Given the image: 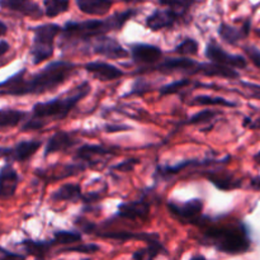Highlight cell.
<instances>
[{
    "mask_svg": "<svg viewBox=\"0 0 260 260\" xmlns=\"http://www.w3.org/2000/svg\"><path fill=\"white\" fill-rule=\"evenodd\" d=\"M78 69V65L70 61H52L43 69L25 78L27 70L22 69L17 74L0 81V96L40 95L48 93L69 80Z\"/></svg>",
    "mask_w": 260,
    "mask_h": 260,
    "instance_id": "cell-1",
    "label": "cell"
},
{
    "mask_svg": "<svg viewBox=\"0 0 260 260\" xmlns=\"http://www.w3.org/2000/svg\"><path fill=\"white\" fill-rule=\"evenodd\" d=\"M194 226L201 229L202 235L198 241L203 246H212L215 250L228 255H241L250 250V233L241 221L220 223L202 215Z\"/></svg>",
    "mask_w": 260,
    "mask_h": 260,
    "instance_id": "cell-2",
    "label": "cell"
},
{
    "mask_svg": "<svg viewBox=\"0 0 260 260\" xmlns=\"http://www.w3.org/2000/svg\"><path fill=\"white\" fill-rule=\"evenodd\" d=\"M136 14V9H128L124 12L114 13L111 17L103 19H86L80 22L69 20L63 24L61 30V46L88 43L89 41L99 36L121 30L123 25Z\"/></svg>",
    "mask_w": 260,
    "mask_h": 260,
    "instance_id": "cell-3",
    "label": "cell"
},
{
    "mask_svg": "<svg viewBox=\"0 0 260 260\" xmlns=\"http://www.w3.org/2000/svg\"><path fill=\"white\" fill-rule=\"evenodd\" d=\"M91 88L88 81H84L76 86L75 90L68 96H57L47 102L36 103L32 108V113L25 119L22 126V131H35L41 129L47 124L48 121H61L70 114V112L80 103L89 93Z\"/></svg>",
    "mask_w": 260,
    "mask_h": 260,
    "instance_id": "cell-4",
    "label": "cell"
},
{
    "mask_svg": "<svg viewBox=\"0 0 260 260\" xmlns=\"http://www.w3.org/2000/svg\"><path fill=\"white\" fill-rule=\"evenodd\" d=\"M30 30L33 32V41L29 55L33 65H40L53 56L56 37L61 33L62 27L56 23H45L32 27Z\"/></svg>",
    "mask_w": 260,
    "mask_h": 260,
    "instance_id": "cell-5",
    "label": "cell"
},
{
    "mask_svg": "<svg viewBox=\"0 0 260 260\" xmlns=\"http://www.w3.org/2000/svg\"><path fill=\"white\" fill-rule=\"evenodd\" d=\"M206 62H198L189 57H168L161 62H157L152 68L145 69L141 73L147 71H157L161 74H175L180 73L184 75H203L205 74ZM140 73V74H141Z\"/></svg>",
    "mask_w": 260,
    "mask_h": 260,
    "instance_id": "cell-6",
    "label": "cell"
},
{
    "mask_svg": "<svg viewBox=\"0 0 260 260\" xmlns=\"http://www.w3.org/2000/svg\"><path fill=\"white\" fill-rule=\"evenodd\" d=\"M203 201L201 198H193V200L185 201V202H168L167 207L174 218L180 221L182 223H190L196 225L197 221L202 217L203 212Z\"/></svg>",
    "mask_w": 260,
    "mask_h": 260,
    "instance_id": "cell-7",
    "label": "cell"
},
{
    "mask_svg": "<svg viewBox=\"0 0 260 260\" xmlns=\"http://www.w3.org/2000/svg\"><path fill=\"white\" fill-rule=\"evenodd\" d=\"M230 161V156H226L223 160H216L213 157H207L203 160L197 159H189L183 160V161L177 162L174 165H157L154 173L155 180H169L170 178L174 175L179 174L184 169H188L189 167H207V165H215V164H226Z\"/></svg>",
    "mask_w": 260,
    "mask_h": 260,
    "instance_id": "cell-8",
    "label": "cell"
},
{
    "mask_svg": "<svg viewBox=\"0 0 260 260\" xmlns=\"http://www.w3.org/2000/svg\"><path fill=\"white\" fill-rule=\"evenodd\" d=\"M129 55L132 61L139 66L136 73L140 74L145 69L151 68L160 62L162 58V51L160 47L150 43H132L129 45Z\"/></svg>",
    "mask_w": 260,
    "mask_h": 260,
    "instance_id": "cell-9",
    "label": "cell"
},
{
    "mask_svg": "<svg viewBox=\"0 0 260 260\" xmlns=\"http://www.w3.org/2000/svg\"><path fill=\"white\" fill-rule=\"evenodd\" d=\"M88 43H90V50L94 55L111 58V60L128 57L129 51H127L116 38L108 37L107 35L95 37Z\"/></svg>",
    "mask_w": 260,
    "mask_h": 260,
    "instance_id": "cell-10",
    "label": "cell"
},
{
    "mask_svg": "<svg viewBox=\"0 0 260 260\" xmlns=\"http://www.w3.org/2000/svg\"><path fill=\"white\" fill-rule=\"evenodd\" d=\"M205 56L208 60L212 61V62L229 66V68L236 69V70L238 69L248 68V61H246V58L243 55H233V53H229L221 46H218L215 41H210L206 45Z\"/></svg>",
    "mask_w": 260,
    "mask_h": 260,
    "instance_id": "cell-11",
    "label": "cell"
},
{
    "mask_svg": "<svg viewBox=\"0 0 260 260\" xmlns=\"http://www.w3.org/2000/svg\"><path fill=\"white\" fill-rule=\"evenodd\" d=\"M185 15L175 12V10L167 8V9H155L149 17L146 18L145 23L146 27L152 32L165 29V28H173L178 22L184 18Z\"/></svg>",
    "mask_w": 260,
    "mask_h": 260,
    "instance_id": "cell-12",
    "label": "cell"
},
{
    "mask_svg": "<svg viewBox=\"0 0 260 260\" xmlns=\"http://www.w3.org/2000/svg\"><path fill=\"white\" fill-rule=\"evenodd\" d=\"M41 146H42V141L40 140L20 141L13 147H2L0 156H4L10 161H25L30 159L40 150Z\"/></svg>",
    "mask_w": 260,
    "mask_h": 260,
    "instance_id": "cell-13",
    "label": "cell"
},
{
    "mask_svg": "<svg viewBox=\"0 0 260 260\" xmlns=\"http://www.w3.org/2000/svg\"><path fill=\"white\" fill-rule=\"evenodd\" d=\"M150 211H151V205L149 201L145 198H139L136 201L121 203L114 217L126 218V220H147Z\"/></svg>",
    "mask_w": 260,
    "mask_h": 260,
    "instance_id": "cell-14",
    "label": "cell"
},
{
    "mask_svg": "<svg viewBox=\"0 0 260 260\" xmlns=\"http://www.w3.org/2000/svg\"><path fill=\"white\" fill-rule=\"evenodd\" d=\"M83 68L86 73L101 81L117 80L124 75L121 69L108 62H104V61H90V62H86Z\"/></svg>",
    "mask_w": 260,
    "mask_h": 260,
    "instance_id": "cell-15",
    "label": "cell"
},
{
    "mask_svg": "<svg viewBox=\"0 0 260 260\" xmlns=\"http://www.w3.org/2000/svg\"><path fill=\"white\" fill-rule=\"evenodd\" d=\"M19 184V175L10 162L0 169V200L7 201L14 197Z\"/></svg>",
    "mask_w": 260,
    "mask_h": 260,
    "instance_id": "cell-16",
    "label": "cell"
},
{
    "mask_svg": "<svg viewBox=\"0 0 260 260\" xmlns=\"http://www.w3.org/2000/svg\"><path fill=\"white\" fill-rule=\"evenodd\" d=\"M107 155H114V152L103 145L85 144L76 150L74 155V161H83L86 162L89 167H93L101 161V157L107 156Z\"/></svg>",
    "mask_w": 260,
    "mask_h": 260,
    "instance_id": "cell-17",
    "label": "cell"
},
{
    "mask_svg": "<svg viewBox=\"0 0 260 260\" xmlns=\"http://www.w3.org/2000/svg\"><path fill=\"white\" fill-rule=\"evenodd\" d=\"M250 28H251L250 19H246L245 22L243 23L241 27H235V25H231L225 22H221L217 28V33L223 42H226L228 45L235 46L238 45L241 40L248 37L249 33H250Z\"/></svg>",
    "mask_w": 260,
    "mask_h": 260,
    "instance_id": "cell-18",
    "label": "cell"
},
{
    "mask_svg": "<svg viewBox=\"0 0 260 260\" xmlns=\"http://www.w3.org/2000/svg\"><path fill=\"white\" fill-rule=\"evenodd\" d=\"M0 7L32 19H40L45 14V10L41 9L40 5L32 0H0Z\"/></svg>",
    "mask_w": 260,
    "mask_h": 260,
    "instance_id": "cell-19",
    "label": "cell"
},
{
    "mask_svg": "<svg viewBox=\"0 0 260 260\" xmlns=\"http://www.w3.org/2000/svg\"><path fill=\"white\" fill-rule=\"evenodd\" d=\"M206 178L210 183H212L218 190L222 192H230V190L239 189L243 184L241 179L234 177V174L222 169H213L205 173Z\"/></svg>",
    "mask_w": 260,
    "mask_h": 260,
    "instance_id": "cell-20",
    "label": "cell"
},
{
    "mask_svg": "<svg viewBox=\"0 0 260 260\" xmlns=\"http://www.w3.org/2000/svg\"><path fill=\"white\" fill-rule=\"evenodd\" d=\"M78 141L79 140L73 134H70V132L57 131L47 140L43 155L48 156V155L56 154V152L68 151L69 149L75 146L78 144Z\"/></svg>",
    "mask_w": 260,
    "mask_h": 260,
    "instance_id": "cell-21",
    "label": "cell"
},
{
    "mask_svg": "<svg viewBox=\"0 0 260 260\" xmlns=\"http://www.w3.org/2000/svg\"><path fill=\"white\" fill-rule=\"evenodd\" d=\"M96 236L103 239H111L117 241H145L146 244L160 240L159 234L156 233H131V231H113V233H96Z\"/></svg>",
    "mask_w": 260,
    "mask_h": 260,
    "instance_id": "cell-22",
    "label": "cell"
},
{
    "mask_svg": "<svg viewBox=\"0 0 260 260\" xmlns=\"http://www.w3.org/2000/svg\"><path fill=\"white\" fill-rule=\"evenodd\" d=\"M84 194L81 192V187L78 183H66L61 185L58 189L51 196V200L56 202H80L83 201Z\"/></svg>",
    "mask_w": 260,
    "mask_h": 260,
    "instance_id": "cell-23",
    "label": "cell"
},
{
    "mask_svg": "<svg viewBox=\"0 0 260 260\" xmlns=\"http://www.w3.org/2000/svg\"><path fill=\"white\" fill-rule=\"evenodd\" d=\"M113 0H76V7L88 15H106L111 10Z\"/></svg>",
    "mask_w": 260,
    "mask_h": 260,
    "instance_id": "cell-24",
    "label": "cell"
},
{
    "mask_svg": "<svg viewBox=\"0 0 260 260\" xmlns=\"http://www.w3.org/2000/svg\"><path fill=\"white\" fill-rule=\"evenodd\" d=\"M22 246L24 248L25 253L28 255H32L37 259L46 258L50 249L52 248V240H32V239H25L22 241Z\"/></svg>",
    "mask_w": 260,
    "mask_h": 260,
    "instance_id": "cell-25",
    "label": "cell"
},
{
    "mask_svg": "<svg viewBox=\"0 0 260 260\" xmlns=\"http://www.w3.org/2000/svg\"><path fill=\"white\" fill-rule=\"evenodd\" d=\"M27 118V112L13 108H2L0 109V129L17 127L20 122L25 121Z\"/></svg>",
    "mask_w": 260,
    "mask_h": 260,
    "instance_id": "cell-26",
    "label": "cell"
},
{
    "mask_svg": "<svg viewBox=\"0 0 260 260\" xmlns=\"http://www.w3.org/2000/svg\"><path fill=\"white\" fill-rule=\"evenodd\" d=\"M190 106H203V107H236L238 103L231 102L223 96L213 95H197L190 99Z\"/></svg>",
    "mask_w": 260,
    "mask_h": 260,
    "instance_id": "cell-27",
    "label": "cell"
},
{
    "mask_svg": "<svg viewBox=\"0 0 260 260\" xmlns=\"http://www.w3.org/2000/svg\"><path fill=\"white\" fill-rule=\"evenodd\" d=\"M160 254H164V255H168V250L160 240L154 241V243L147 244V246L142 250H137L132 254V259L136 260H144V259H155L160 255Z\"/></svg>",
    "mask_w": 260,
    "mask_h": 260,
    "instance_id": "cell-28",
    "label": "cell"
},
{
    "mask_svg": "<svg viewBox=\"0 0 260 260\" xmlns=\"http://www.w3.org/2000/svg\"><path fill=\"white\" fill-rule=\"evenodd\" d=\"M83 236L80 231H68V230H58L53 233V238L51 239L53 245H73V244L80 243Z\"/></svg>",
    "mask_w": 260,
    "mask_h": 260,
    "instance_id": "cell-29",
    "label": "cell"
},
{
    "mask_svg": "<svg viewBox=\"0 0 260 260\" xmlns=\"http://www.w3.org/2000/svg\"><path fill=\"white\" fill-rule=\"evenodd\" d=\"M45 15L48 18H56L70 9L69 0H43Z\"/></svg>",
    "mask_w": 260,
    "mask_h": 260,
    "instance_id": "cell-30",
    "label": "cell"
},
{
    "mask_svg": "<svg viewBox=\"0 0 260 260\" xmlns=\"http://www.w3.org/2000/svg\"><path fill=\"white\" fill-rule=\"evenodd\" d=\"M221 112L220 111H213V109H203V111L198 112V113L193 114L190 116L189 118L185 119L183 122V126L185 124H192V126H197V124H205L207 122H211L212 119H215L216 117L220 116Z\"/></svg>",
    "mask_w": 260,
    "mask_h": 260,
    "instance_id": "cell-31",
    "label": "cell"
},
{
    "mask_svg": "<svg viewBox=\"0 0 260 260\" xmlns=\"http://www.w3.org/2000/svg\"><path fill=\"white\" fill-rule=\"evenodd\" d=\"M200 51V43L192 37H185L174 48V53L179 56H196Z\"/></svg>",
    "mask_w": 260,
    "mask_h": 260,
    "instance_id": "cell-32",
    "label": "cell"
},
{
    "mask_svg": "<svg viewBox=\"0 0 260 260\" xmlns=\"http://www.w3.org/2000/svg\"><path fill=\"white\" fill-rule=\"evenodd\" d=\"M190 84H192V80L188 78H183V79H179V80L172 81V83L160 86L159 95L167 96V95H172V94H177L179 93V91H182L183 89L187 88V86H189Z\"/></svg>",
    "mask_w": 260,
    "mask_h": 260,
    "instance_id": "cell-33",
    "label": "cell"
},
{
    "mask_svg": "<svg viewBox=\"0 0 260 260\" xmlns=\"http://www.w3.org/2000/svg\"><path fill=\"white\" fill-rule=\"evenodd\" d=\"M157 2L162 7L170 8V9L175 10V12L180 13V14L187 15L196 0H157Z\"/></svg>",
    "mask_w": 260,
    "mask_h": 260,
    "instance_id": "cell-34",
    "label": "cell"
},
{
    "mask_svg": "<svg viewBox=\"0 0 260 260\" xmlns=\"http://www.w3.org/2000/svg\"><path fill=\"white\" fill-rule=\"evenodd\" d=\"M101 250V246L96 244H80V245H71L58 250V254L63 253H79V254H95Z\"/></svg>",
    "mask_w": 260,
    "mask_h": 260,
    "instance_id": "cell-35",
    "label": "cell"
},
{
    "mask_svg": "<svg viewBox=\"0 0 260 260\" xmlns=\"http://www.w3.org/2000/svg\"><path fill=\"white\" fill-rule=\"evenodd\" d=\"M150 90H151V85H150L147 81H145L142 78H139L134 81L131 90H129L128 93L123 94L122 98H128V96H134V95L141 96Z\"/></svg>",
    "mask_w": 260,
    "mask_h": 260,
    "instance_id": "cell-36",
    "label": "cell"
},
{
    "mask_svg": "<svg viewBox=\"0 0 260 260\" xmlns=\"http://www.w3.org/2000/svg\"><path fill=\"white\" fill-rule=\"evenodd\" d=\"M140 162L141 161H140V159H137V157H129V159H124L123 161L118 162V164H116L114 167H112V169L117 170V172H124V173L132 172V170H134Z\"/></svg>",
    "mask_w": 260,
    "mask_h": 260,
    "instance_id": "cell-37",
    "label": "cell"
},
{
    "mask_svg": "<svg viewBox=\"0 0 260 260\" xmlns=\"http://www.w3.org/2000/svg\"><path fill=\"white\" fill-rule=\"evenodd\" d=\"M241 86L245 90V95L249 98L258 99L260 101V85L255 83H249V81H240Z\"/></svg>",
    "mask_w": 260,
    "mask_h": 260,
    "instance_id": "cell-38",
    "label": "cell"
},
{
    "mask_svg": "<svg viewBox=\"0 0 260 260\" xmlns=\"http://www.w3.org/2000/svg\"><path fill=\"white\" fill-rule=\"evenodd\" d=\"M244 52L246 53V56L249 57V60L256 66V68L260 69V50L256 46L254 45H245L243 46Z\"/></svg>",
    "mask_w": 260,
    "mask_h": 260,
    "instance_id": "cell-39",
    "label": "cell"
},
{
    "mask_svg": "<svg viewBox=\"0 0 260 260\" xmlns=\"http://www.w3.org/2000/svg\"><path fill=\"white\" fill-rule=\"evenodd\" d=\"M75 225L78 226L79 230L83 231L84 234H88V235H90V234H95L96 228H98L95 223L90 222V221L86 220V218H83V217L76 218Z\"/></svg>",
    "mask_w": 260,
    "mask_h": 260,
    "instance_id": "cell-40",
    "label": "cell"
},
{
    "mask_svg": "<svg viewBox=\"0 0 260 260\" xmlns=\"http://www.w3.org/2000/svg\"><path fill=\"white\" fill-rule=\"evenodd\" d=\"M243 126L250 129H260V111L259 116L253 118V117H245L243 121Z\"/></svg>",
    "mask_w": 260,
    "mask_h": 260,
    "instance_id": "cell-41",
    "label": "cell"
},
{
    "mask_svg": "<svg viewBox=\"0 0 260 260\" xmlns=\"http://www.w3.org/2000/svg\"><path fill=\"white\" fill-rule=\"evenodd\" d=\"M5 258L24 259L25 255H22V254L13 253V251H9V250H7V249H4V248H2V246H0V259H5Z\"/></svg>",
    "mask_w": 260,
    "mask_h": 260,
    "instance_id": "cell-42",
    "label": "cell"
},
{
    "mask_svg": "<svg viewBox=\"0 0 260 260\" xmlns=\"http://www.w3.org/2000/svg\"><path fill=\"white\" fill-rule=\"evenodd\" d=\"M132 129L129 126H106L104 131L106 132H121V131H129Z\"/></svg>",
    "mask_w": 260,
    "mask_h": 260,
    "instance_id": "cell-43",
    "label": "cell"
},
{
    "mask_svg": "<svg viewBox=\"0 0 260 260\" xmlns=\"http://www.w3.org/2000/svg\"><path fill=\"white\" fill-rule=\"evenodd\" d=\"M9 48L10 46L7 41H0V57H3L9 51Z\"/></svg>",
    "mask_w": 260,
    "mask_h": 260,
    "instance_id": "cell-44",
    "label": "cell"
},
{
    "mask_svg": "<svg viewBox=\"0 0 260 260\" xmlns=\"http://www.w3.org/2000/svg\"><path fill=\"white\" fill-rule=\"evenodd\" d=\"M250 187L254 190H260V175L258 177H253L250 179Z\"/></svg>",
    "mask_w": 260,
    "mask_h": 260,
    "instance_id": "cell-45",
    "label": "cell"
},
{
    "mask_svg": "<svg viewBox=\"0 0 260 260\" xmlns=\"http://www.w3.org/2000/svg\"><path fill=\"white\" fill-rule=\"evenodd\" d=\"M7 32H8L7 24H5L4 22H2V20H0V37H3V36L7 35Z\"/></svg>",
    "mask_w": 260,
    "mask_h": 260,
    "instance_id": "cell-46",
    "label": "cell"
},
{
    "mask_svg": "<svg viewBox=\"0 0 260 260\" xmlns=\"http://www.w3.org/2000/svg\"><path fill=\"white\" fill-rule=\"evenodd\" d=\"M253 159H254V161L256 162V164L260 165V151H258L255 155H254Z\"/></svg>",
    "mask_w": 260,
    "mask_h": 260,
    "instance_id": "cell-47",
    "label": "cell"
},
{
    "mask_svg": "<svg viewBox=\"0 0 260 260\" xmlns=\"http://www.w3.org/2000/svg\"><path fill=\"white\" fill-rule=\"evenodd\" d=\"M122 2L126 3V4H135V3H140L142 0H122Z\"/></svg>",
    "mask_w": 260,
    "mask_h": 260,
    "instance_id": "cell-48",
    "label": "cell"
},
{
    "mask_svg": "<svg viewBox=\"0 0 260 260\" xmlns=\"http://www.w3.org/2000/svg\"><path fill=\"white\" fill-rule=\"evenodd\" d=\"M192 259H206L203 255H196V256H192Z\"/></svg>",
    "mask_w": 260,
    "mask_h": 260,
    "instance_id": "cell-49",
    "label": "cell"
},
{
    "mask_svg": "<svg viewBox=\"0 0 260 260\" xmlns=\"http://www.w3.org/2000/svg\"><path fill=\"white\" fill-rule=\"evenodd\" d=\"M255 33H256V35H258L259 37H260V29H256V30H255Z\"/></svg>",
    "mask_w": 260,
    "mask_h": 260,
    "instance_id": "cell-50",
    "label": "cell"
},
{
    "mask_svg": "<svg viewBox=\"0 0 260 260\" xmlns=\"http://www.w3.org/2000/svg\"><path fill=\"white\" fill-rule=\"evenodd\" d=\"M0 150H2V147H0Z\"/></svg>",
    "mask_w": 260,
    "mask_h": 260,
    "instance_id": "cell-51",
    "label": "cell"
}]
</instances>
